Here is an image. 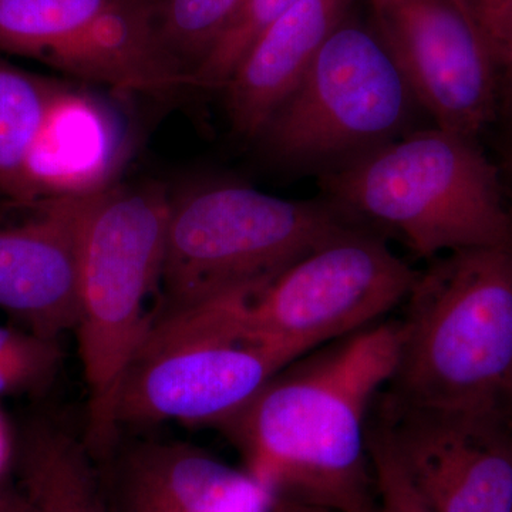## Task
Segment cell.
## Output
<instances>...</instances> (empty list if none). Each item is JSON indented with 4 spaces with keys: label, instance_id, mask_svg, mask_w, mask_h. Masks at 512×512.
I'll return each instance as SVG.
<instances>
[{
    "label": "cell",
    "instance_id": "6da1fadb",
    "mask_svg": "<svg viewBox=\"0 0 512 512\" xmlns=\"http://www.w3.org/2000/svg\"><path fill=\"white\" fill-rule=\"evenodd\" d=\"M399 320H380L293 360L218 427L278 498L373 512L370 410L392 380Z\"/></svg>",
    "mask_w": 512,
    "mask_h": 512
},
{
    "label": "cell",
    "instance_id": "7a4b0ae2",
    "mask_svg": "<svg viewBox=\"0 0 512 512\" xmlns=\"http://www.w3.org/2000/svg\"><path fill=\"white\" fill-rule=\"evenodd\" d=\"M500 181L474 138L436 124L319 174L326 201L426 259L512 247V212Z\"/></svg>",
    "mask_w": 512,
    "mask_h": 512
},
{
    "label": "cell",
    "instance_id": "3957f363",
    "mask_svg": "<svg viewBox=\"0 0 512 512\" xmlns=\"http://www.w3.org/2000/svg\"><path fill=\"white\" fill-rule=\"evenodd\" d=\"M383 390L412 406L511 409L512 247L461 249L419 271Z\"/></svg>",
    "mask_w": 512,
    "mask_h": 512
},
{
    "label": "cell",
    "instance_id": "277c9868",
    "mask_svg": "<svg viewBox=\"0 0 512 512\" xmlns=\"http://www.w3.org/2000/svg\"><path fill=\"white\" fill-rule=\"evenodd\" d=\"M170 205V192L153 181L83 198L74 333L87 389L83 439L97 464L121 439L117 393L153 316L147 301L160 288Z\"/></svg>",
    "mask_w": 512,
    "mask_h": 512
},
{
    "label": "cell",
    "instance_id": "5b68a950",
    "mask_svg": "<svg viewBox=\"0 0 512 512\" xmlns=\"http://www.w3.org/2000/svg\"><path fill=\"white\" fill-rule=\"evenodd\" d=\"M264 288L154 308L117 393L120 434L168 421L217 430L293 362L248 335L249 303Z\"/></svg>",
    "mask_w": 512,
    "mask_h": 512
},
{
    "label": "cell",
    "instance_id": "8992f818",
    "mask_svg": "<svg viewBox=\"0 0 512 512\" xmlns=\"http://www.w3.org/2000/svg\"><path fill=\"white\" fill-rule=\"evenodd\" d=\"M353 225L326 200H288L235 181L198 185L171 197L158 306L264 288Z\"/></svg>",
    "mask_w": 512,
    "mask_h": 512
},
{
    "label": "cell",
    "instance_id": "52a82bcc",
    "mask_svg": "<svg viewBox=\"0 0 512 512\" xmlns=\"http://www.w3.org/2000/svg\"><path fill=\"white\" fill-rule=\"evenodd\" d=\"M417 109L382 40L349 13L256 141L275 163L325 173L414 130Z\"/></svg>",
    "mask_w": 512,
    "mask_h": 512
},
{
    "label": "cell",
    "instance_id": "ba28073f",
    "mask_svg": "<svg viewBox=\"0 0 512 512\" xmlns=\"http://www.w3.org/2000/svg\"><path fill=\"white\" fill-rule=\"evenodd\" d=\"M417 275L380 235L353 225L256 293L248 335L296 360L383 320L406 301Z\"/></svg>",
    "mask_w": 512,
    "mask_h": 512
},
{
    "label": "cell",
    "instance_id": "9c48e42d",
    "mask_svg": "<svg viewBox=\"0 0 512 512\" xmlns=\"http://www.w3.org/2000/svg\"><path fill=\"white\" fill-rule=\"evenodd\" d=\"M154 5L156 0H0V53L121 92L192 87L160 45Z\"/></svg>",
    "mask_w": 512,
    "mask_h": 512
},
{
    "label": "cell",
    "instance_id": "30bf717a",
    "mask_svg": "<svg viewBox=\"0 0 512 512\" xmlns=\"http://www.w3.org/2000/svg\"><path fill=\"white\" fill-rule=\"evenodd\" d=\"M369 25L434 124L480 136L497 111L500 64L464 0H366Z\"/></svg>",
    "mask_w": 512,
    "mask_h": 512
},
{
    "label": "cell",
    "instance_id": "8fae6325",
    "mask_svg": "<svg viewBox=\"0 0 512 512\" xmlns=\"http://www.w3.org/2000/svg\"><path fill=\"white\" fill-rule=\"evenodd\" d=\"M375 419L433 512H512V410L412 406L382 392Z\"/></svg>",
    "mask_w": 512,
    "mask_h": 512
},
{
    "label": "cell",
    "instance_id": "7c38bea8",
    "mask_svg": "<svg viewBox=\"0 0 512 512\" xmlns=\"http://www.w3.org/2000/svg\"><path fill=\"white\" fill-rule=\"evenodd\" d=\"M97 467L109 512H272L278 503L247 470L183 441L121 437Z\"/></svg>",
    "mask_w": 512,
    "mask_h": 512
},
{
    "label": "cell",
    "instance_id": "4fadbf2b",
    "mask_svg": "<svg viewBox=\"0 0 512 512\" xmlns=\"http://www.w3.org/2000/svg\"><path fill=\"white\" fill-rule=\"evenodd\" d=\"M83 198L36 202L25 221L0 228V311L40 338L76 329Z\"/></svg>",
    "mask_w": 512,
    "mask_h": 512
},
{
    "label": "cell",
    "instance_id": "5bb4252c",
    "mask_svg": "<svg viewBox=\"0 0 512 512\" xmlns=\"http://www.w3.org/2000/svg\"><path fill=\"white\" fill-rule=\"evenodd\" d=\"M127 150L119 111L96 94L60 83L26 157L25 207L106 190L117 183Z\"/></svg>",
    "mask_w": 512,
    "mask_h": 512
},
{
    "label": "cell",
    "instance_id": "9a60e30c",
    "mask_svg": "<svg viewBox=\"0 0 512 512\" xmlns=\"http://www.w3.org/2000/svg\"><path fill=\"white\" fill-rule=\"evenodd\" d=\"M353 0H298L252 43L225 83L229 123L256 141L302 82Z\"/></svg>",
    "mask_w": 512,
    "mask_h": 512
},
{
    "label": "cell",
    "instance_id": "2e32d148",
    "mask_svg": "<svg viewBox=\"0 0 512 512\" xmlns=\"http://www.w3.org/2000/svg\"><path fill=\"white\" fill-rule=\"evenodd\" d=\"M19 488L35 512H109L99 467L64 421L37 414L15 440Z\"/></svg>",
    "mask_w": 512,
    "mask_h": 512
},
{
    "label": "cell",
    "instance_id": "e0dca14e",
    "mask_svg": "<svg viewBox=\"0 0 512 512\" xmlns=\"http://www.w3.org/2000/svg\"><path fill=\"white\" fill-rule=\"evenodd\" d=\"M57 80L22 69L0 53V200L25 207L23 168Z\"/></svg>",
    "mask_w": 512,
    "mask_h": 512
},
{
    "label": "cell",
    "instance_id": "ac0fdd59",
    "mask_svg": "<svg viewBox=\"0 0 512 512\" xmlns=\"http://www.w3.org/2000/svg\"><path fill=\"white\" fill-rule=\"evenodd\" d=\"M241 0H156L154 19L165 55L191 79L210 55Z\"/></svg>",
    "mask_w": 512,
    "mask_h": 512
},
{
    "label": "cell",
    "instance_id": "d6986e66",
    "mask_svg": "<svg viewBox=\"0 0 512 512\" xmlns=\"http://www.w3.org/2000/svg\"><path fill=\"white\" fill-rule=\"evenodd\" d=\"M298 0H241L217 45L192 74V87L222 90L252 43Z\"/></svg>",
    "mask_w": 512,
    "mask_h": 512
},
{
    "label": "cell",
    "instance_id": "ffe728a7",
    "mask_svg": "<svg viewBox=\"0 0 512 512\" xmlns=\"http://www.w3.org/2000/svg\"><path fill=\"white\" fill-rule=\"evenodd\" d=\"M62 366L59 340L15 329L0 348V396L45 393Z\"/></svg>",
    "mask_w": 512,
    "mask_h": 512
},
{
    "label": "cell",
    "instance_id": "44dd1931",
    "mask_svg": "<svg viewBox=\"0 0 512 512\" xmlns=\"http://www.w3.org/2000/svg\"><path fill=\"white\" fill-rule=\"evenodd\" d=\"M367 443L375 485L373 512H433L404 473L375 417L369 420Z\"/></svg>",
    "mask_w": 512,
    "mask_h": 512
},
{
    "label": "cell",
    "instance_id": "7402d4cb",
    "mask_svg": "<svg viewBox=\"0 0 512 512\" xmlns=\"http://www.w3.org/2000/svg\"><path fill=\"white\" fill-rule=\"evenodd\" d=\"M493 46L498 64L512 22V0H464Z\"/></svg>",
    "mask_w": 512,
    "mask_h": 512
},
{
    "label": "cell",
    "instance_id": "603a6c76",
    "mask_svg": "<svg viewBox=\"0 0 512 512\" xmlns=\"http://www.w3.org/2000/svg\"><path fill=\"white\" fill-rule=\"evenodd\" d=\"M501 94L512 113V22L500 55Z\"/></svg>",
    "mask_w": 512,
    "mask_h": 512
},
{
    "label": "cell",
    "instance_id": "cb8c5ba5",
    "mask_svg": "<svg viewBox=\"0 0 512 512\" xmlns=\"http://www.w3.org/2000/svg\"><path fill=\"white\" fill-rule=\"evenodd\" d=\"M0 512H35L20 488L0 485Z\"/></svg>",
    "mask_w": 512,
    "mask_h": 512
},
{
    "label": "cell",
    "instance_id": "d4e9b609",
    "mask_svg": "<svg viewBox=\"0 0 512 512\" xmlns=\"http://www.w3.org/2000/svg\"><path fill=\"white\" fill-rule=\"evenodd\" d=\"M13 458H15V439L10 433L5 417L0 413V480L13 463Z\"/></svg>",
    "mask_w": 512,
    "mask_h": 512
},
{
    "label": "cell",
    "instance_id": "484cf974",
    "mask_svg": "<svg viewBox=\"0 0 512 512\" xmlns=\"http://www.w3.org/2000/svg\"><path fill=\"white\" fill-rule=\"evenodd\" d=\"M318 511H322V510H316V508L308 507V505L295 503V501L285 500V498H278V503H276L274 511H272V512H318Z\"/></svg>",
    "mask_w": 512,
    "mask_h": 512
},
{
    "label": "cell",
    "instance_id": "4316f807",
    "mask_svg": "<svg viewBox=\"0 0 512 512\" xmlns=\"http://www.w3.org/2000/svg\"><path fill=\"white\" fill-rule=\"evenodd\" d=\"M15 329L5 328V326H0V348L5 345L6 342L10 339V336L13 335Z\"/></svg>",
    "mask_w": 512,
    "mask_h": 512
},
{
    "label": "cell",
    "instance_id": "83f0119b",
    "mask_svg": "<svg viewBox=\"0 0 512 512\" xmlns=\"http://www.w3.org/2000/svg\"><path fill=\"white\" fill-rule=\"evenodd\" d=\"M507 167H508V173H510L511 178H512V144H511L510 150H508Z\"/></svg>",
    "mask_w": 512,
    "mask_h": 512
},
{
    "label": "cell",
    "instance_id": "f1b7e54d",
    "mask_svg": "<svg viewBox=\"0 0 512 512\" xmlns=\"http://www.w3.org/2000/svg\"><path fill=\"white\" fill-rule=\"evenodd\" d=\"M508 404H510V407L512 410V386H511L510 394H508Z\"/></svg>",
    "mask_w": 512,
    "mask_h": 512
},
{
    "label": "cell",
    "instance_id": "f546056e",
    "mask_svg": "<svg viewBox=\"0 0 512 512\" xmlns=\"http://www.w3.org/2000/svg\"><path fill=\"white\" fill-rule=\"evenodd\" d=\"M318 512H329V511H318Z\"/></svg>",
    "mask_w": 512,
    "mask_h": 512
}]
</instances>
